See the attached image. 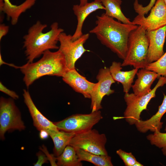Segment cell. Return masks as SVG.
<instances>
[{"instance_id":"f546056e","label":"cell","mask_w":166,"mask_h":166,"mask_svg":"<svg viewBox=\"0 0 166 166\" xmlns=\"http://www.w3.org/2000/svg\"><path fill=\"white\" fill-rule=\"evenodd\" d=\"M40 149L46 155L49 160L50 162L51 166H57V163L56 162V157L54 154H49L46 147L44 145H42V147L40 148Z\"/></svg>"},{"instance_id":"e0dca14e","label":"cell","mask_w":166,"mask_h":166,"mask_svg":"<svg viewBox=\"0 0 166 166\" xmlns=\"http://www.w3.org/2000/svg\"><path fill=\"white\" fill-rule=\"evenodd\" d=\"M166 113V95L164 94L162 103L158 108L157 112L151 117L146 120H140L135 124L137 130L142 133H145L148 131L154 132L160 131L163 122L161 120Z\"/></svg>"},{"instance_id":"ba28073f","label":"cell","mask_w":166,"mask_h":166,"mask_svg":"<svg viewBox=\"0 0 166 166\" xmlns=\"http://www.w3.org/2000/svg\"><path fill=\"white\" fill-rule=\"evenodd\" d=\"M107 139L105 135L100 134L95 129L75 135L69 145L75 148H78L98 155H108L105 148Z\"/></svg>"},{"instance_id":"2e32d148","label":"cell","mask_w":166,"mask_h":166,"mask_svg":"<svg viewBox=\"0 0 166 166\" xmlns=\"http://www.w3.org/2000/svg\"><path fill=\"white\" fill-rule=\"evenodd\" d=\"M136 75L137 79L132 87L133 93L138 96L144 95L150 92L152 90V85L160 77L155 72L145 68L141 69Z\"/></svg>"},{"instance_id":"4316f807","label":"cell","mask_w":166,"mask_h":166,"mask_svg":"<svg viewBox=\"0 0 166 166\" xmlns=\"http://www.w3.org/2000/svg\"><path fill=\"white\" fill-rule=\"evenodd\" d=\"M157 0H150L149 3L145 7L139 4L138 0H135L134 3V8L135 11L138 14L144 15L148 14L154 6Z\"/></svg>"},{"instance_id":"4dcf8cb0","label":"cell","mask_w":166,"mask_h":166,"mask_svg":"<svg viewBox=\"0 0 166 166\" xmlns=\"http://www.w3.org/2000/svg\"><path fill=\"white\" fill-rule=\"evenodd\" d=\"M9 27L6 25L4 24H1L0 25V41L2 38L6 36L8 33Z\"/></svg>"},{"instance_id":"d590c367","label":"cell","mask_w":166,"mask_h":166,"mask_svg":"<svg viewBox=\"0 0 166 166\" xmlns=\"http://www.w3.org/2000/svg\"><path fill=\"white\" fill-rule=\"evenodd\" d=\"M165 120H166V118L165 119ZM164 130L165 131H166V125H165V127Z\"/></svg>"},{"instance_id":"52a82bcc","label":"cell","mask_w":166,"mask_h":166,"mask_svg":"<svg viewBox=\"0 0 166 166\" xmlns=\"http://www.w3.org/2000/svg\"><path fill=\"white\" fill-rule=\"evenodd\" d=\"M103 117L99 110L89 114H76L59 121L53 122L58 130L71 132L75 135L82 133L92 129Z\"/></svg>"},{"instance_id":"30bf717a","label":"cell","mask_w":166,"mask_h":166,"mask_svg":"<svg viewBox=\"0 0 166 166\" xmlns=\"http://www.w3.org/2000/svg\"><path fill=\"white\" fill-rule=\"evenodd\" d=\"M96 78L98 82L93 90L90 98V108L92 112L101 109V103L104 97L114 92V90L111 89V86L116 81L111 74L109 68L105 67L100 69Z\"/></svg>"},{"instance_id":"7402d4cb","label":"cell","mask_w":166,"mask_h":166,"mask_svg":"<svg viewBox=\"0 0 166 166\" xmlns=\"http://www.w3.org/2000/svg\"><path fill=\"white\" fill-rule=\"evenodd\" d=\"M80 160L92 163L96 166H113L111 157L108 155H98L81 149L75 148Z\"/></svg>"},{"instance_id":"d6a6232c","label":"cell","mask_w":166,"mask_h":166,"mask_svg":"<svg viewBox=\"0 0 166 166\" xmlns=\"http://www.w3.org/2000/svg\"><path fill=\"white\" fill-rule=\"evenodd\" d=\"M40 132L39 136L40 138L42 139H45L49 136V133L45 130H41Z\"/></svg>"},{"instance_id":"f1b7e54d","label":"cell","mask_w":166,"mask_h":166,"mask_svg":"<svg viewBox=\"0 0 166 166\" xmlns=\"http://www.w3.org/2000/svg\"><path fill=\"white\" fill-rule=\"evenodd\" d=\"M0 91L10 96L14 99L16 100L19 98L18 95L14 91L11 90L0 82Z\"/></svg>"},{"instance_id":"7c38bea8","label":"cell","mask_w":166,"mask_h":166,"mask_svg":"<svg viewBox=\"0 0 166 166\" xmlns=\"http://www.w3.org/2000/svg\"><path fill=\"white\" fill-rule=\"evenodd\" d=\"M62 78L63 81L75 91L81 94L85 98H91L96 83L88 81L80 74L75 68L67 69Z\"/></svg>"},{"instance_id":"7a4b0ae2","label":"cell","mask_w":166,"mask_h":166,"mask_svg":"<svg viewBox=\"0 0 166 166\" xmlns=\"http://www.w3.org/2000/svg\"><path fill=\"white\" fill-rule=\"evenodd\" d=\"M47 26L38 20L29 28L27 34L24 36L23 47L28 62H33L46 51L59 49L57 44L59 36L64 30L59 28L58 23L55 22L51 25L49 31L43 33Z\"/></svg>"},{"instance_id":"d6986e66","label":"cell","mask_w":166,"mask_h":166,"mask_svg":"<svg viewBox=\"0 0 166 166\" xmlns=\"http://www.w3.org/2000/svg\"><path fill=\"white\" fill-rule=\"evenodd\" d=\"M121 63L114 61L109 68V70L114 80L122 84L123 92L128 93L138 69L134 68L131 70L124 71L121 70Z\"/></svg>"},{"instance_id":"ac0fdd59","label":"cell","mask_w":166,"mask_h":166,"mask_svg":"<svg viewBox=\"0 0 166 166\" xmlns=\"http://www.w3.org/2000/svg\"><path fill=\"white\" fill-rule=\"evenodd\" d=\"M36 0H26L17 6L12 4L10 0H0V12L5 14L7 19H10L11 24L14 25L17 23L21 15L31 8L35 4Z\"/></svg>"},{"instance_id":"8fae6325","label":"cell","mask_w":166,"mask_h":166,"mask_svg":"<svg viewBox=\"0 0 166 166\" xmlns=\"http://www.w3.org/2000/svg\"><path fill=\"white\" fill-rule=\"evenodd\" d=\"M143 27L147 31L158 29L166 26V5L163 0H157L149 15L138 14L132 21Z\"/></svg>"},{"instance_id":"1f68e13d","label":"cell","mask_w":166,"mask_h":166,"mask_svg":"<svg viewBox=\"0 0 166 166\" xmlns=\"http://www.w3.org/2000/svg\"><path fill=\"white\" fill-rule=\"evenodd\" d=\"M2 64H6L8 65L9 66L14 67L15 69H19L20 66H18L14 65L12 63H8L5 62L2 59V55L1 53H0V65H1Z\"/></svg>"},{"instance_id":"d4e9b609","label":"cell","mask_w":166,"mask_h":166,"mask_svg":"<svg viewBox=\"0 0 166 166\" xmlns=\"http://www.w3.org/2000/svg\"><path fill=\"white\" fill-rule=\"evenodd\" d=\"M145 68L155 72L160 76H166V52L157 60L148 64Z\"/></svg>"},{"instance_id":"9a60e30c","label":"cell","mask_w":166,"mask_h":166,"mask_svg":"<svg viewBox=\"0 0 166 166\" xmlns=\"http://www.w3.org/2000/svg\"><path fill=\"white\" fill-rule=\"evenodd\" d=\"M23 96L24 102L32 119L34 125L38 130H59L54 123L45 117L38 109L28 91L24 89Z\"/></svg>"},{"instance_id":"5b68a950","label":"cell","mask_w":166,"mask_h":166,"mask_svg":"<svg viewBox=\"0 0 166 166\" xmlns=\"http://www.w3.org/2000/svg\"><path fill=\"white\" fill-rule=\"evenodd\" d=\"M166 84V76H160L158 81L153 88L148 94L138 96L133 93H125L124 99L127 106L124 113L126 121L130 125L135 124L140 120V116L144 110H147L148 103L156 96V93L160 87Z\"/></svg>"},{"instance_id":"484cf974","label":"cell","mask_w":166,"mask_h":166,"mask_svg":"<svg viewBox=\"0 0 166 166\" xmlns=\"http://www.w3.org/2000/svg\"><path fill=\"white\" fill-rule=\"evenodd\" d=\"M117 154L123 161L126 166H143L138 161L131 152H127L121 149L116 151Z\"/></svg>"},{"instance_id":"ffe728a7","label":"cell","mask_w":166,"mask_h":166,"mask_svg":"<svg viewBox=\"0 0 166 166\" xmlns=\"http://www.w3.org/2000/svg\"><path fill=\"white\" fill-rule=\"evenodd\" d=\"M46 131L53 142L54 155L56 157L62 152L66 146L69 145L71 139L75 135L73 133L59 130H49Z\"/></svg>"},{"instance_id":"e575fe53","label":"cell","mask_w":166,"mask_h":166,"mask_svg":"<svg viewBox=\"0 0 166 166\" xmlns=\"http://www.w3.org/2000/svg\"><path fill=\"white\" fill-rule=\"evenodd\" d=\"M166 5V0H163Z\"/></svg>"},{"instance_id":"44dd1931","label":"cell","mask_w":166,"mask_h":166,"mask_svg":"<svg viewBox=\"0 0 166 166\" xmlns=\"http://www.w3.org/2000/svg\"><path fill=\"white\" fill-rule=\"evenodd\" d=\"M101 1L105 8V13L106 15L116 18L122 23L134 25L122 12L121 8V0H101Z\"/></svg>"},{"instance_id":"603a6c76","label":"cell","mask_w":166,"mask_h":166,"mask_svg":"<svg viewBox=\"0 0 166 166\" xmlns=\"http://www.w3.org/2000/svg\"><path fill=\"white\" fill-rule=\"evenodd\" d=\"M57 164L59 166H82L83 164L80 160L75 148L68 145L62 152L56 157Z\"/></svg>"},{"instance_id":"836d02e7","label":"cell","mask_w":166,"mask_h":166,"mask_svg":"<svg viewBox=\"0 0 166 166\" xmlns=\"http://www.w3.org/2000/svg\"><path fill=\"white\" fill-rule=\"evenodd\" d=\"M79 5L83 6L88 2V0H79Z\"/></svg>"},{"instance_id":"277c9868","label":"cell","mask_w":166,"mask_h":166,"mask_svg":"<svg viewBox=\"0 0 166 166\" xmlns=\"http://www.w3.org/2000/svg\"><path fill=\"white\" fill-rule=\"evenodd\" d=\"M149 44L147 31L142 26H138L129 35L126 55L121 66H132L138 69L145 68L148 64Z\"/></svg>"},{"instance_id":"6da1fadb","label":"cell","mask_w":166,"mask_h":166,"mask_svg":"<svg viewBox=\"0 0 166 166\" xmlns=\"http://www.w3.org/2000/svg\"><path fill=\"white\" fill-rule=\"evenodd\" d=\"M96 17V26L89 33L95 34L101 44L124 60L127 52L129 35L138 26L122 23L105 13Z\"/></svg>"},{"instance_id":"83f0119b","label":"cell","mask_w":166,"mask_h":166,"mask_svg":"<svg viewBox=\"0 0 166 166\" xmlns=\"http://www.w3.org/2000/svg\"><path fill=\"white\" fill-rule=\"evenodd\" d=\"M36 155L38 159L36 163L34 164V166H41L44 163L48 162V159L45 153L42 151H39L37 153Z\"/></svg>"},{"instance_id":"8992f818","label":"cell","mask_w":166,"mask_h":166,"mask_svg":"<svg viewBox=\"0 0 166 166\" xmlns=\"http://www.w3.org/2000/svg\"><path fill=\"white\" fill-rule=\"evenodd\" d=\"M14 99L1 97L0 99V138L4 140L8 131H22L26 128L21 113Z\"/></svg>"},{"instance_id":"9c48e42d","label":"cell","mask_w":166,"mask_h":166,"mask_svg":"<svg viewBox=\"0 0 166 166\" xmlns=\"http://www.w3.org/2000/svg\"><path fill=\"white\" fill-rule=\"evenodd\" d=\"M89 34H83L76 40L73 41L72 35L64 32L59 36V49L64 55L67 69L75 68V64L83 54L88 50L84 47V44L89 38Z\"/></svg>"},{"instance_id":"cb8c5ba5","label":"cell","mask_w":166,"mask_h":166,"mask_svg":"<svg viewBox=\"0 0 166 166\" xmlns=\"http://www.w3.org/2000/svg\"><path fill=\"white\" fill-rule=\"evenodd\" d=\"M146 138L152 145L161 149L163 154L166 156V133L156 131L147 136Z\"/></svg>"},{"instance_id":"3957f363","label":"cell","mask_w":166,"mask_h":166,"mask_svg":"<svg viewBox=\"0 0 166 166\" xmlns=\"http://www.w3.org/2000/svg\"><path fill=\"white\" fill-rule=\"evenodd\" d=\"M24 76L23 81L28 88L36 80L44 76L62 77L67 68L64 56L58 49L45 52L42 57L35 62H27L20 66Z\"/></svg>"},{"instance_id":"4fadbf2b","label":"cell","mask_w":166,"mask_h":166,"mask_svg":"<svg viewBox=\"0 0 166 166\" xmlns=\"http://www.w3.org/2000/svg\"><path fill=\"white\" fill-rule=\"evenodd\" d=\"M149 41L147 53L148 64L160 58L164 54V46L166 36V26L158 29L147 31Z\"/></svg>"},{"instance_id":"5bb4252c","label":"cell","mask_w":166,"mask_h":166,"mask_svg":"<svg viewBox=\"0 0 166 166\" xmlns=\"http://www.w3.org/2000/svg\"><path fill=\"white\" fill-rule=\"evenodd\" d=\"M105 10L101 0H94L90 2H88L83 6L79 5H74L73 7L74 14L77 19V27L72 39L75 41L81 37L83 34L82 28L84 22L87 17L92 13L98 10Z\"/></svg>"}]
</instances>
